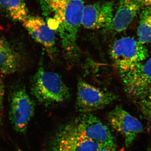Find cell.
Listing matches in <instances>:
<instances>
[{"mask_svg": "<svg viewBox=\"0 0 151 151\" xmlns=\"http://www.w3.org/2000/svg\"><path fill=\"white\" fill-rule=\"evenodd\" d=\"M102 147L61 127L52 141L50 151H97Z\"/></svg>", "mask_w": 151, "mask_h": 151, "instance_id": "10", "label": "cell"}, {"mask_svg": "<svg viewBox=\"0 0 151 151\" xmlns=\"http://www.w3.org/2000/svg\"><path fill=\"white\" fill-rule=\"evenodd\" d=\"M41 59L37 71L33 77L31 91L40 103L50 107L70 99L69 89L61 76L55 72L45 70Z\"/></svg>", "mask_w": 151, "mask_h": 151, "instance_id": "2", "label": "cell"}, {"mask_svg": "<svg viewBox=\"0 0 151 151\" xmlns=\"http://www.w3.org/2000/svg\"><path fill=\"white\" fill-rule=\"evenodd\" d=\"M9 102L11 124L15 132L24 134L34 115V102L30 98L25 87L22 84H17L11 89Z\"/></svg>", "mask_w": 151, "mask_h": 151, "instance_id": "5", "label": "cell"}, {"mask_svg": "<svg viewBox=\"0 0 151 151\" xmlns=\"http://www.w3.org/2000/svg\"><path fill=\"white\" fill-rule=\"evenodd\" d=\"M5 86L2 79L0 77V124L2 122L4 112V99Z\"/></svg>", "mask_w": 151, "mask_h": 151, "instance_id": "17", "label": "cell"}, {"mask_svg": "<svg viewBox=\"0 0 151 151\" xmlns=\"http://www.w3.org/2000/svg\"><path fill=\"white\" fill-rule=\"evenodd\" d=\"M137 36L138 40L143 44L151 42V7H146L141 12Z\"/></svg>", "mask_w": 151, "mask_h": 151, "instance_id": "15", "label": "cell"}, {"mask_svg": "<svg viewBox=\"0 0 151 151\" xmlns=\"http://www.w3.org/2000/svg\"><path fill=\"white\" fill-rule=\"evenodd\" d=\"M97 151H122L117 147L116 145L111 147H102Z\"/></svg>", "mask_w": 151, "mask_h": 151, "instance_id": "18", "label": "cell"}, {"mask_svg": "<svg viewBox=\"0 0 151 151\" xmlns=\"http://www.w3.org/2000/svg\"><path fill=\"white\" fill-rule=\"evenodd\" d=\"M118 98L112 92L93 86L81 79L78 81L76 106L77 110L81 113H91L100 110Z\"/></svg>", "mask_w": 151, "mask_h": 151, "instance_id": "6", "label": "cell"}, {"mask_svg": "<svg viewBox=\"0 0 151 151\" xmlns=\"http://www.w3.org/2000/svg\"><path fill=\"white\" fill-rule=\"evenodd\" d=\"M119 74L126 92L136 100L151 85V56L131 70Z\"/></svg>", "mask_w": 151, "mask_h": 151, "instance_id": "8", "label": "cell"}, {"mask_svg": "<svg viewBox=\"0 0 151 151\" xmlns=\"http://www.w3.org/2000/svg\"><path fill=\"white\" fill-rule=\"evenodd\" d=\"M102 147L116 145L114 138L106 125L91 113H84L62 127Z\"/></svg>", "mask_w": 151, "mask_h": 151, "instance_id": "4", "label": "cell"}, {"mask_svg": "<svg viewBox=\"0 0 151 151\" xmlns=\"http://www.w3.org/2000/svg\"><path fill=\"white\" fill-rule=\"evenodd\" d=\"M142 7L136 0H120L117 11L114 14L111 29L117 32L125 31Z\"/></svg>", "mask_w": 151, "mask_h": 151, "instance_id": "13", "label": "cell"}, {"mask_svg": "<svg viewBox=\"0 0 151 151\" xmlns=\"http://www.w3.org/2000/svg\"><path fill=\"white\" fill-rule=\"evenodd\" d=\"M114 10L113 1L100 2L84 6L81 25L87 29H111Z\"/></svg>", "mask_w": 151, "mask_h": 151, "instance_id": "9", "label": "cell"}, {"mask_svg": "<svg viewBox=\"0 0 151 151\" xmlns=\"http://www.w3.org/2000/svg\"><path fill=\"white\" fill-rule=\"evenodd\" d=\"M136 100L141 113L151 124V84Z\"/></svg>", "mask_w": 151, "mask_h": 151, "instance_id": "16", "label": "cell"}, {"mask_svg": "<svg viewBox=\"0 0 151 151\" xmlns=\"http://www.w3.org/2000/svg\"><path fill=\"white\" fill-rule=\"evenodd\" d=\"M142 7H151V0H136Z\"/></svg>", "mask_w": 151, "mask_h": 151, "instance_id": "19", "label": "cell"}, {"mask_svg": "<svg viewBox=\"0 0 151 151\" xmlns=\"http://www.w3.org/2000/svg\"><path fill=\"white\" fill-rule=\"evenodd\" d=\"M108 119L113 129L123 137L127 147L143 132L142 123L121 105H117L108 113Z\"/></svg>", "mask_w": 151, "mask_h": 151, "instance_id": "7", "label": "cell"}, {"mask_svg": "<svg viewBox=\"0 0 151 151\" xmlns=\"http://www.w3.org/2000/svg\"><path fill=\"white\" fill-rule=\"evenodd\" d=\"M33 39L42 45L49 55L53 58L55 55V32L40 17L29 16L22 23Z\"/></svg>", "mask_w": 151, "mask_h": 151, "instance_id": "11", "label": "cell"}, {"mask_svg": "<svg viewBox=\"0 0 151 151\" xmlns=\"http://www.w3.org/2000/svg\"><path fill=\"white\" fill-rule=\"evenodd\" d=\"M114 66L119 74L129 71L149 57L147 48L134 38L125 37L114 42L110 49Z\"/></svg>", "mask_w": 151, "mask_h": 151, "instance_id": "3", "label": "cell"}, {"mask_svg": "<svg viewBox=\"0 0 151 151\" xmlns=\"http://www.w3.org/2000/svg\"><path fill=\"white\" fill-rule=\"evenodd\" d=\"M25 63L24 52L4 38L0 37V73L13 74L22 69Z\"/></svg>", "mask_w": 151, "mask_h": 151, "instance_id": "12", "label": "cell"}, {"mask_svg": "<svg viewBox=\"0 0 151 151\" xmlns=\"http://www.w3.org/2000/svg\"><path fill=\"white\" fill-rule=\"evenodd\" d=\"M49 26L58 33L66 58L75 62L79 56L77 41L84 7L83 0H39Z\"/></svg>", "mask_w": 151, "mask_h": 151, "instance_id": "1", "label": "cell"}, {"mask_svg": "<svg viewBox=\"0 0 151 151\" xmlns=\"http://www.w3.org/2000/svg\"><path fill=\"white\" fill-rule=\"evenodd\" d=\"M0 6L14 21L22 23L29 17L24 0H0Z\"/></svg>", "mask_w": 151, "mask_h": 151, "instance_id": "14", "label": "cell"}]
</instances>
